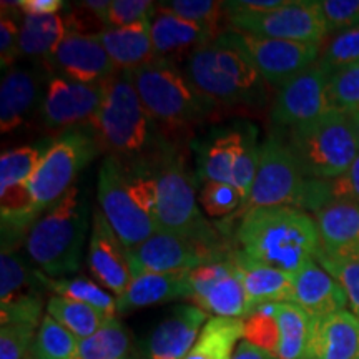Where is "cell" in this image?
I'll return each mask as SVG.
<instances>
[{"mask_svg": "<svg viewBox=\"0 0 359 359\" xmlns=\"http://www.w3.org/2000/svg\"><path fill=\"white\" fill-rule=\"evenodd\" d=\"M327 32H343L359 25V0H323Z\"/></svg>", "mask_w": 359, "mask_h": 359, "instance_id": "47", "label": "cell"}, {"mask_svg": "<svg viewBox=\"0 0 359 359\" xmlns=\"http://www.w3.org/2000/svg\"><path fill=\"white\" fill-rule=\"evenodd\" d=\"M219 35L248 58L264 82L278 90L313 67L321 55V45L258 37L233 29Z\"/></svg>", "mask_w": 359, "mask_h": 359, "instance_id": "12", "label": "cell"}, {"mask_svg": "<svg viewBox=\"0 0 359 359\" xmlns=\"http://www.w3.org/2000/svg\"><path fill=\"white\" fill-rule=\"evenodd\" d=\"M223 4L224 2H217V0H172V2H161L160 6L183 19L201 25L218 39L219 17H222V12H224Z\"/></svg>", "mask_w": 359, "mask_h": 359, "instance_id": "41", "label": "cell"}, {"mask_svg": "<svg viewBox=\"0 0 359 359\" xmlns=\"http://www.w3.org/2000/svg\"><path fill=\"white\" fill-rule=\"evenodd\" d=\"M148 111L138 97L130 72L118 70L107 80L100 110L92 122L97 140L116 155L140 151L148 140Z\"/></svg>", "mask_w": 359, "mask_h": 359, "instance_id": "7", "label": "cell"}, {"mask_svg": "<svg viewBox=\"0 0 359 359\" xmlns=\"http://www.w3.org/2000/svg\"><path fill=\"white\" fill-rule=\"evenodd\" d=\"M87 230V206L74 187L32 224L25 236V250L43 275L65 278L82 266Z\"/></svg>", "mask_w": 359, "mask_h": 359, "instance_id": "3", "label": "cell"}, {"mask_svg": "<svg viewBox=\"0 0 359 359\" xmlns=\"http://www.w3.org/2000/svg\"><path fill=\"white\" fill-rule=\"evenodd\" d=\"M316 263H320L339 283L341 288L346 293L348 306L351 308V313L359 318V262H333V259L318 253Z\"/></svg>", "mask_w": 359, "mask_h": 359, "instance_id": "45", "label": "cell"}, {"mask_svg": "<svg viewBox=\"0 0 359 359\" xmlns=\"http://www.w3.org/2000/svg\"><path fill=\"white\" fill-rule=\"evenodd\" d=\"M276 304H264L255 309L245 320V339L255 346L271 353L278 349V321L275 314Z\"/></svg>", "mask_w": 359, "mask_h": 359, "instance_id": "40", "label": "cell"}, {"mask_svg": "<svg viewBox=\"0 0 359 359\" xmlns=\"http://www.w3.org/2000/svg\"><path fill=\"white\" fill-rule=\"evenodd\" d=\"M98 150V140L82 130H72L45 151L29 180L30 193L40 213L50 210L74 188L80 172L95 160Z\"/></svg>", "mask_w": 359, "mask_h": 359, "instance_id": "8", "label": "cell"}, {"mask_svg": "<svg viewBox=\"0 0 359 359\" xmlns=\"http://www.w3.org/2000/svg\"><path fill=\"white\" fill-rule=\"evenodd\" d=\"M198 201L210 218H222L240 210L245 198L235 187L219 182H206L198 195Z\"/></svg>", "mask_w": 359, "mask_h": 359, "instance_id": "42", "label": "cell"}, {"mask_svg": "<svg viewBox=\"0 0 359 359\" xmlns=\"http://www.w3.org/2000/svg\"><path fill=\"white\" fill-rule=\"evenodd\" d=\"M231 359H276L271 353L264 351V349L255 346V344L248 343L243 339L236 346V351L233 354Z\"/></svg>", "mask_w": 359, "mask_h": 359, "instance_id": "51", "label": "cell"}, {"mask_svg": "<svg viewBox=\"0 0 359 359\" xmlns=\"http://www.w3.org/2000/svg\"><path fill=\"white\" fill-rule=\"evenodd\" d=\"M236 240L248 257L294 275L321 250L314 217L298 208H257L240 218Z\"/></svg>", "mask_w": 359, "mask_h": 359, "instance_id": "1", "label": "cell"}, {"mask_svg": "<svg viewBox=\"0 0 359 359\" xmlns=\"http://www.w3.org/2000/svg\"><path fill=\"white\" fill-rule=\"evenodd\" d=\"M97 37L118 70L133 72L156 60L150 19L128 27H109Z\"/></svg>", "mask_w": 359, "mask_h": 359, "instance_id": "28", "label": "cell"}, {"mask_svg": "<svg viewBox=\"0 0 359 359\" xmlns=\"http://www.w3.org/2000/svg\"><path fill=\"white\" fill-rule=\"evenodd\" d=\"M40 95V80L34 70L12 67L0 83V132L11 133L25 122Z\"/></svg>", "mask_w": 359, "mask_h": 359, "instance_id": "29", "label": "cell"}, {"mask_svg": "<svg viewBox=\"0 0 359 359\" xmlns=\"http://www.w3.org/2000/svg\"><path fill=\"white\" fill-rule=\"evenodd\" d=\"M77 6L87 8V11L95 13L97 17H100V19L105 22V15L110 7V2L109 0H87V2H80Z\"/></svg>", "mask_w": 359, "mask_h": 359, "instance_id": "52", "label": "cell"}, {"mask_svg": "<svg viewBox=\"0 0 359 359\" xmlns=\"http://www.w3.org/2000/svg\"><path fill=\"white\" fill-rule=\"evenodd\" d=\"M97 193L98 208L127 251L135 250L155 235L154 219L132 196L127 170L118 156L111 155L103 160L98 170Z\"/></svg>", "mask_w": 359, "mask_h": 359, "instance_id": "11", "label": "cell"}, {"mask_svg": "<svg viewBox=\"0 0 359 359\" xmlns=\"http://www.w3.org/2000/svg\"><path fill=\"white\" fill-rule=\"evenodd\" d=\"M226 20L238 32L290 42L321 45L330 35L321 2L316 0H290L285 7L276 11L235 15Z\"/></svg>", "mask_w": 359, "mask_h": 359, "instance_id": "13", "label": "cell"}, {"mask_svg": "<svg viewBox=\"0 0 359 359\" xmlns=\"http://www.w3.org/2000/svg\"><path fill=\"white\" fill-rule=\"evenodd\" d=\"M185 75L200 93L219 105L259 107L266 98V82L259 72L222 35L187 58Z\"/></svg>", "mask_w": 359, "mask_h": 359, "instance_id": "2", "label": "cell"}, {"mask_svg": "<svg viewBox=\"0 0 359 359\" xmlns=\"http://www.w3.org/2000/svg\"><path fill=\"white\" fill-rule=\"evenodd\" d=\"M356 359H359V351H358V358Z\"/></svg>", "mask_w": 359, "mask_h": 359, "instance_id": "55", "label": "cell"}, {"mask_svg": "<svg viewBox=\"0 0 359 359\" xmlns=\"http://www.w3.org/2000/svg\"><path fill=\"white\" fill-rule=\"evenodd\" d=\"M39 327L11 323L0 327V359H27Z\"/></svg>", "mask_w": 359, "mask_h": 359, "instance_id": "44", "label": "cell"}, {"mask_svg": "<svg viewBox=\"0 0 359 359\" xmlns=\"http://www.w3.org/2000/svg\"><path fill=\"white\" fill-rule=\"evenodd\" d=\"M231 251L156 231L145 243L128 251L132 273H187L226 258Z\"/></svg>", "mask_w": 359, "mask_h": 359, "instance_id": "14", "label": "cell"}, {"mask_svg": "<svg viewBox=\"0 0 359 359\" xmlns=\"http://www.w3.org/2000/svg\"><path fill=\"white\" fill-rule=\"evenodd\" d=\"M67 35L65 19L58 13L24 15L20 22V55L47 58Z\"/></svg>", "mask_w": 359, "mask_h": 359, "instance_id": "31", "label": "cell"}, {"mask_svg": "<svg viewBox=\"0 0 359 359\" xmlns=\"http://www.w3.org/2000/svg\"><path fill=\"white\" fill-rule=\"evenodd\" d=\"M43 286L55 296L74 299L98 309L109 318H116V296L107 291L100 283L88 278H50L40 271Z\"/></svg>", "mask_w": 359, "mask_h": 359, "instance_id": "33", "label": "cell"}, {"mask_svg": "<svg viewBox=\"0 0 359 359\" xmlns=\"http://www.w3.org/2000/svg\"><path fill=\"white\" fill-rule=\"evenodd\" d=\"M65 4L62 0H19L20 12L24 15H48V13H58L64 8Z\"/></svg>", "mask_w": 359, "mask_h": 359, "instance_id": "50", "label": "cell"}, {"mask_svg": "<svg viewBox=\"0 0 359 359\" xmlns=\"http://www.w3.org/2000/svg\"><path fill=\"white\" fill-rule=\"evenodd\" d=\"M278 349L276 359H304L311 333V318L293 303H278Z\"/></svg>", "mask_w": 359, "mask_h": 359, "instance_id": "32", "label": "cell"}, {"mask_svg": "<svg viewBox=\"0 0 359 359\" xmlns=\"http://www.w3.org/2000/svg\"><path fill=\"white\" fill-rule=\"evenodd\" d=\"M155 8L151 0H111L105 15V25L115 29L138 24L151 19Z\"/></svg>", "mask_w": 359, "mask_h": 359, "instance_id": "46", "label": "cell"}, {"mask_svg": "<svg viewBox=\"0 0 359 359\" xmlns=\"http://www.w3.org/2000/svg\"><path fill=\"white\" fill-rule=\"evenodd\" d=\"M356 64H359V25L336 34L318 58V65L330 77L336 72Z\"/></svg>", "mask_w": 359, "mask_h": 359, "instance_id": "39", "label": "cell"}, {"mask_svg": "<svg viewBox=\"0 0 359 359\" xmlns=\"http://www.w3.org/2000/svg\"><path fill=\"white\" fill-rule=\"evenodd\" d=\"M80 339L45 313L30 356L35 359H77Z\"/></svg>", "mask_w": 359, "mask_h": 359, "instance_id": "37", "label": "cell"}, {"mask_svg": "<svg viewBox=\"0 0 359 359\" xmlns=\"http://www.w3.org/2000/svg\"><path fill=\"white\" fill-rule=\"evenodd\" d=\"M241 338H245V320L213 316L185 359H231Z\"/></svg>", "mask_w": 359, "mask_h": 359, "instance_id": "30", "label": "cell"}, {"mask_svg": "<svg viewBox=\"0 0 359 359\" xmlns=\"http://www.w3.org/2000/svg\"><path fill=\"white\" fill-rule=\"evenodd\" d=\"M359 318L349 309L311 320L304 359H356Z\"/></svg>", "mask_w": 359, "mask_h": 359, "instance_id": "26", "label": "cell"}, {"mask_svg": "<svg viewBox=\"0 0 359 359\" xmlns=\"http://www.w3.org/2000/svg\"><path fill=\"white\" fill-rule=\"evenodd\" d=\"M150 22L156 60H167L175 65L190 57L201 45L217 39L201 25L183 19L161 6L155 8Z\"/></svg>", "mask_w": 359, "mask_h": 359, "instance_id": "23", "label": "cell"}, {"mask_svg": "<svg viewBox=\"0 0 359 359\" xmlns=\"http://www.w3.org/2000/svg\"><path fill=\"white\" fill-rule=\"evenodd\" d=\"M327 93L334 110L348 114L359 110V64L331 75Z\"/></svg>", "mask_w": 359, "mask_h": 359, "instance_id": "43", "label": "cell"}, {"mask_svg": "<svg viewBox=\"0 0 359 359\" xmlns=\"http://www.w3.org/2000/svg\"><path fill=\"white\" fill-rule=\"evenodd\" d=\"M107 92V82L82 83L64 77L48 80L42 102L45 127L62 130L74 125H92Z\"/></svg>", "mask_w": 359, "mask_h": 359, "instance_id": "18", "label": "cell"}, {"mask_svg": "<svg viewBox=\"0 0 359 359\" xmlns=\"http://www.w3.org/2000/svg\"><path fill=\"white\" fill-rule=\"evenodd\" d=\"M331 201H351L359 205V155L346 172L333 180H309L304 190L302 210H311L316 213Z\"/></svg>", "mask_w": 359, "mask_h": 359, "instance_id": "34", "label": "cell"}, {"mask_svg": "<svg viewBox=\"0 0 359 359\" xmlns=\"http://www.w3.org/2000/svg\"><path fill=\"white\" fill-rule=\"evenodd\" d=\"M286 145L309 180H333L359 155V138L348 111L330 110L316 122L290 130Z\"/></svg>", "mask_w": 359, "mask_h": 359, "instance_id": "5", "label": "cell"}, {"mask_svg": "<svg viewBox=\"0 0 359 359\" xmlns=\"http://www.w3.org/2000/svg\"><path fill=\"white\" fill-rule=\"evenodd\" d=\"M291 276H293L291 303L302 308L311 320L348 309L344 290L320 263H308Z\"/></svg>", "mask_w": 359, "mask_h": 359, "instance_id": "25", "label": "cell"}, {"mask_svg": "<svg viewBox=\"0 0 359 359\" xmlns=\"http://www.w3.org/2000/svg\"><path fill=\"white\" fill-rule=\"evenodd\" d=\"M327 85L330 75L316 62L278 90L275 105L271 109V120L290 130L316 122L333 110Z\"/></svg>", "mask_w": 359, "mask_h": 359, "instance_id": "17", "label": "cell"}, {"mask_svg": "<svg viewBox=\"0 0 359 359\" xmlns=\"http://www.w3.org/2000/svg\"><path fill=\"white\" fill-rule=\"evenodd\" d=\"M130 74L148 115L158 122L195 123L203 120L217 105L193 87L187 75L172 62L154 60Z\"/></svg>", "mask_w": 359, "mask_h": 359, "instance_id": "6", "label": "cell"}, {"mask_svg": "<svg viewBox=\"0 0 359 359\" xmlns=\"http://www.w3.org/2000/svg\"><path fill=\"white\" fill-rule=\"evenodd\" d=\"M188 273H140L135 275L127 291L116 298V311L125 314L138 308L155 306L173 299H190Z\"/></svg>", "mask_w": 359, "mask_h": 359, "instance_id": "27", "label": "cell"}, {"mask_svg": "<svg viewBox=\"0 0 359 359\" xmlns=\"http://www.w3.org/2000/svg\"><path fill=\"white\" fill-rule=\"evenodd\" d=\"M288 2L290 0H235V2H224L223 8L228 19L246 13H266L285 7Z\"/></svg>", "mask_w": 359, "mask_h": 359, "instance_id": "49", "label": "cell"}, {"mask_svg": "<svg viewBox=\"0 0 359 359\" xmlns=\"http://www.w3.org/2000/svg\"><path fill=\"white\" fill-rule=\"evenodd\" d=\"M320 255L333 262H359V205L331 201L314 213Z\"/></svg>", "mask_w": 359, "mask_h": 359, "instance_id": "22", "label": "cell"}, {"mask_svg": "<svg viewBox=\"0 0 359 359\" xmlns=\"http://www.w3.org/2000/svg\"><path fill=\"white\" fill-rule=\"evenodd\" d=\"M130 346L127 327L116 318H109L97 333L80 339L77 359H127Z\"/></svg>", "mask_w": 359, "mask_h": 359, "instance_id": "36", "label": "cell"}, {"mask_svg": "<svg viewBox=\"0 0 359 359\" xmlns=\"http://www.w3.org/2000/svg\"><path fill=\"white\" fill-rule=\"evenodd\" d=\"M47 290L40 280V271H34L17 253L4 250L0 257V318L2 325L20 323L39 327L42 323L43 298Z\"/></svg>", "mask_w": 359, "mask_h": 359, "instance_id": "15", "label": "cell"}, {"mask_svg": "<svg viewBox=\"0 0 359 359\" xmlns=\"http://www.w3.org/2000/svg\"><path fill=\"white\" fill-rule=\"evenodd\" d=\"M87 263L97 281L116 298L127 291L133 280L128 251L111 230L100 208H97L92 217Z\"/></svg>", "mask_w": 359, "mask_h": 359, "instance_id": "20", "label": "cell"}, {"mask_svg": "<svg viewBox=\"0 0 359 359\" xmlns=\"http://www.w3.org/2000/svg\"><path fill=\"white\" fill-rule=\"evenodd\" d=\"M230 259L243 285L250 314L264 304L291 303L293 276L288 273L259 263L241 250H233Z\"/></svg>", "mask_w": 359, "mask_h": 359, "instance_id": "24", "label": "cell"}, {"mask_svg": "<svg viewBox=\"0 0 359 359\" xmlns=\"http://www.w3.org/2000/svg\"><path fill=\"white\" fill-rule=\"evenodd\" d=\"M43 154L35 147H19L0 156V190L29 183Z\"/></svg>", "mask_w": 359, "mask_h": 359, "instance_id": "38", "label": "cell"}, {"mask_svg": "<svg viewBox=\"0 0 359 359\" xmlns=\"http://www.w3.org/2000/svg\"><path fill=\"white\" fill-rule=\"evenodd\" d=\"M19 37L20 25L15 24L12 15L2 11V19H0V65L2 69H12L13 62L20 57Z\"/></svg>", "mask_w": 359, "mask_h": 359, "instance_id": "48", "label": "cell"}, {"mask_svg": "<svg viewBox=\"0 0 359 359\" xmlns=\"http://www.w3.org/2000/svg\"><path fill=\"white\" fill-rule=\"evenodd\" d=\"M208 313L195 304H180L161 320L147 339V359H185L196 343Z\"/></svg>", "mask_w": 359, "mask_h": 359, "instance_id": "21", "label": "cell"}, {"mask_svg": "<svg viewBox=\"0 0 359 359\" xmlns=\"http://www.w3.org/2000/svg\"><path fill=\"white\" fill-rule=\"evenodd\" d=\"M27 359H35V358H32V356H29V358H27Z\"/></svg>", "mask_w": 359, "mask_h": 359, "instance_id": "54", "label": "cell"}, {"mask_svg": "<svg viewBox=\"0 0 359 359\" xmlns=\"http://www.w3.org/2000/svg\"><path fill=\"white\" fill-rule=\"evenodd\" d=\"M43 60L58 77L82 83H103L118 72L97 35L67 32Z\"/></svg>", "mask_w": 359, "mask_h": 359, "instance_id": "19", "label": "cell"}, {"mask_svg": "<svg viewBox=\"0 0 359 359\" xmlns=\"http://www.w3.org/2000/svg\"><path fill=\"white\" fill-rule=\"evenodd\" d=\"M45 308H47V314H50L53 320L60 323L79 339H85L97 333L103 326V323L109 320V316H105L95 308L88 306V304L55 294L48 298Z\"/></svg>", "mask_w": 359, "mask_h": 359, "instance_id": "35", "label": "cell"}, {"mask_svg": "<svg viewBox=\"0 0 359 359\" xmlns=\"http://www.w3.org/2000/svg\"><path fill=\"white\" fill-rule=\"evenodd\" d=\"M308 178L304 177L298 161L285 142L269 137L259 143L257 175L250 195L238 217L257 208H288L302 210Z\"/></svg>", "mask_w": 359, "mask_h": 359, "instance_id": "9", "label": "cell"}, {"mask_svg": "<svg viewBox=\"0 0 359 359\" xmlns=\"http://www.w3.org/2000/svg\"><path fill=\"white\" fill-rule=\"evenodd\" d=\"M154 187V219L156 231L222 246L219 235L201 213L190 175L178 158H161L145 167Z\"/></svg>", "mask_w": 359, "mask_h": 359, "instance_id": "4", "label": "cell"}, {"mask_svg": "<svg viewBox=\"0 0 359 359\" xmlns=\"http://www.w3.org/2000/svg\"><path fill=\"white\" fill-rule=\"evenodd\" d=\"M230 255L188 273L191 290L190 299L195 306L208 314H215L217 318L243 320L245 316L248 318L250 309L243 285Z\"/></svg>", "mask_w": 359, "mask_h": 359, "instance_id": "16", "label": "cell"}, {"mask_svg": "<svg viewBox=\"0 0 359 359\" xmlns=\"http://www.w3.org/2000/svg\"><path fill=\"white\" fill-rule=\"evenodd\" d=\"M351 120H353V125H354V130H356V133H358V138H359V110H356V111H351Z\"/></svg>", "mask_w": 359, "mask_h": 359, "instance_id": "53", "label": "cell"}, {"mask_svg": "<svg viewBox=\"0 0 359 359\" xmlns=\"http://www.w3.org/2000/svg\"><path fill=\"white\" fill-rule=\"evenodd\" d=\"M259 156L258 132L253 125L218 133L206 143L200 156V177L235 187L246 201L257 175Z\"/></svg>", "mask_w": 359, "mask_h": 359, "instance_id": "10", "label": "cell"}]
</instances>
